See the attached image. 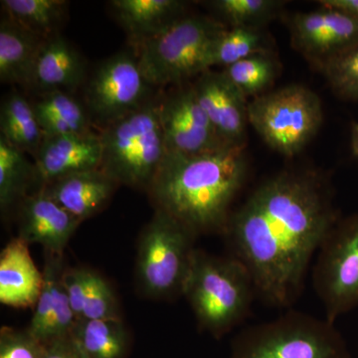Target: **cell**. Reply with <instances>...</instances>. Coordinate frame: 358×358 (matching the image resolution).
I'll return each instance as SVG.
<instances>
[{
    "label": "cell",
    "mask_w": 358,
    "mask_h": 358,
    "mask_svg": "<svg viewBox=\"0 0 358 358\" xmlns=\"http://www.w3.org/2000/svg\"><path fill=\"white\" fill-rule=\"evenodd\" d=\"M339 220L329 185L312 171L266 179L231 213L223 236L257 296L286 308L298 300L315 252Z\"/></svg>",
    "instance_id": "1"
},
{
    "label": "cell",
    "mask_w": 358,
    "mask_h": 358,
    "mask_svg": "<svg viewBox=\"0 0 358 358\" xmlns=\"http://www.w3.org/2000/svg\"><path fill=\"white\" fill-rule=\"evenodd\" d=\"M245 147L225 145L197 155L167 154L148 190L155 209L195 236L220 233L247 176Z\"/></svg>",
    "instance_id": "2"
},
{
    "label": "cell",
    "mask_w": 358,
    "mask_h": 358,
    "mask_svg": "<svg viewBox=\"0 0 358 358\" xmlns=\"http://www.w3.org/2000/svg\"><path fill=\"white\" fill-rule=\"evenodd\" d=\"M199 327L223 338L243 322L257 296L246 267L234 257L209 255L195 250L183 289Z\"/></svg>",
    "instance_id": "3"
},
{
    "label": "cell",
    "mask_w": 358,
    "mask_h": 358,
    "mask_svg": "<svg viewBox=\"0 0 358 358\" xmlns=\"http://www.w3.org/2000/svg\"><path fill=\"white\" fill-rule=\"evenodd\" d=\"M101 171L119 185L147 192L167 155L159 96L101 129Z\"/></svg>",
    "instance_id": "4"
},
{
    "label": "cell",
    "mask_w": 358,
    "mask_h": 358,
    "mask_svg": "<svg viewBox=\"0 0 358 358\" xmlns=\"http://www.w3.org/2000/svg\"><path fill=\"white\" fill-rule=\"evenodd\" d=\"M229 358H350V353L334 322L291 310L243 329L233 339Z\"/></svg>",
    "instance_id": "5"
},
{
    "label": "cell",
    "mask_w": 358,
    "mask_h": 358,
    "mask_svg": "<svg viewBox=\"0 0 358 358\" xmlns=\"http://www.w3.org/2000/svg\"><path fill=\"white\" fill-rule=\"evenodd\" d=\"M225 29L208 16H183L136 50L143 76L155 88L200 76L210 70L212 48Z\"/></svg>",
    "instance_id": "6"
},
{
    "label": "cell",
    "mask_w": 358,
    "mask_h": 358,
    "mask_svg": "<svg viewBox=\"0 0 358 358\" xmlns=\"http://www.w3.org/2000/svg\"><path fill=\"white\" fill-rule=\"evenodd\" d=\"M195 235L166 212L155 209L138 238L136 285L152 299H169L183 289L194 255Z\"/></svg>",
    "instance_id": "7"
},
{
    "label": "cell",
    "mask_w": 358,
    "mask_h": 358,
    "mask_svg": "<svg viewBox=\"0 0 358 358\" xmlns=\"http://www.w3.org/2000/svg\"><path fill=\"white\" fill-rule=\"evenodd\" d=\"M322 119L319 96L301 85L267 92L248 103L249 124L285 157L301 152L319 131Z\"/></svg>",
    "instance_id": "8"
},
{
    "label": "cell",
    "mask_w": 358,
    "mask_h": 358,
    "mask_svg": "<svg viewBox=\"0 0 358 358\" xmlns=\"http://www.w3.org/2000/svg\"><path fill=\"white\" fill-rule=\"evenodd\" d=\"M313 284L329 322L357 307L358 213L339 218L320 244Z\"/></svg>",
    "instance_id": "9"
},
{
    "label": "cell",
    "mask_w": 358,
    "mask_h": 358,
    "mask_svg": "<svg viewBox=\"0 0 358 358\" xmlns=\"http://www.w3.org/2000/svg\"><path fill=\"white\" fill-rule=\"evenodd\" d=\"M155 89L141 72L136 51H120L85 82L84 105L93 124L102 129L155 98Z\"/></svg>",
    "instance_id": "10"
},
{
    "label": "cell",
    "mask_w": 358,
    "mask_h": 358,
    "mask_svg": "<svg viewBox=\"0 0 358 358\" xmlns=\"http://www.w3.org/2000/svg\"><path fill=\"white\" fill-rule=\"evenodd\" d=\"M167 154L197 155L225 147L197 100L192 85L159 96Z\"/></svg>",
    "instance_id": "11"
},
{
    "label": "cell",
    "mask_w": 358,
    "mask_h": 358,
    "mask_svg": "<svg viewBox=\"0 0 358 358\" xmlns=\"http://www.w3.org/2000/svg\"><path fill=\"white\" fill-rule=\"evenodd\" d=\"M289 22L294 48L319 68L358 44V20L336 9L296 13Z\"/></svg>",
    "instance_id": "12"
},
{
    "label": "cell",
    "mask_w": 358,
    "mask_h": 358,
    "mask_svg": "<svg viewBox=\"0 0 358 358\" xmlns=\"http://www.w3.org/2000/svg\"><path fill=\"white\" fill-rule=\"evenodd\" d=\"M197 100L224 145L245 147L248 102L221 72L206 71L192 85Z\"/></svg>",
    "instance_id": "13"
},
{
    "label": "cell",
    "mask_w": 358,
    "mask_h": 358,
    "mask_svg": "<svg viewBox=\"0 0 358 358\" xmlns=\"http://www.w3.org/2000/svg\"><path fill=\"white\" fill-rule=\"evenodd\" d=\"M34 159L41 187L70 174L101 169L100 134L89 131L44 138Z\"/></svg>",
    "instance_id": "14"
},
{
    "label": "cell",
    "mask_w": 358,
    "mask_h": 358,
    "mask_svg": "<svg viewBox=\"0 0 358 358\" xmlns=\"http://www.w3.org/2000/svg\"><path fill=\"white\" fill-rule=\"evenodd\" d=\"M80 224L42 188L20 205L18 237L28 245H41L47 253L63 255Z\"/></svg>",
    "instance_id": "15"
},
{
    "label": "cell",
    "mask_w": 358,
    "mask_h": 358,
    "mask_svg": "<svg viewBox=\"0 0 358 358\" xmlns=\"http://www.w3.org/2000/svg\"><path fill=\"white\" fill-rule=\"evenodd\" d=\"M63 255L45 252L43 289L27 329L44 345L70 336L76 317L63 285Z\"/></svg>",
    "instance_id": "16"
},
{
    "label": "cell",
    "mask_w": 358,
    "mask_h": 358,
    "mask_svg": "<svg viewBox=\"0 0 358 358\" xmlns=\"http://www.w3.org/2000/svg\"><path fill=\"white\" fill-rule=\"evenodd\" d=\"M86 80L87 66L83 56L58 33L44 39L28 87L38 92L39 95L54 91L73 94Z\"/></svg>",
    "instance_id": "17"
},
{
    "label": "cell",
    "mask_w": 358,
    "mask_h": 358,
    "mask_svg": "<svg viewBox=\"0 0 358 358\" xmlns=\"http://www.w3.org/2000/svg\"><path fill=\"white\" fill-rule=\"evenodd\" d=\"M43 272L35 265L29 245L11 239L0 254V301L14 308H34L43 289Z\"/></svg>",
    "instance_id": "18"
},
{
    "label": "cell",
    "mask_w": 358,
    "mask_h": 358,
    "mask_svg": "<svg viewBox=\"0 0 358 358\" xmlns=\"http://www.w3.org/2000/svg\"><path fill=\"white\" fill-rule=\"evenodd\" d=\"M117 186L99 169L70 174L40 188L82 223L107 206Z\"/></svg>",
    "instance_id": "19"
},
{
    "label": "cell",
    "mask_w": 358,
    "mask_h": 358,
    "mask_svg": "<svg viewBox=\"0 0 358 358\" xmlns=\"http://www.w3.org/2000/svg\"><path fill=\"white\" fill-rule=\"evenodd\" d=\"M134 50L187 15L180 0H113L109 2Z\"/></svg>",
    "instance_id": "20"
},
{
    "label": "cell",
    "mask_w": 358,
    "mask_h": 358,
    "mask_svg": "<svg viewBox=\"0 0 358 358\" xmlns=\"http://www.w3.org/2000/svg\"><path fill=\"white\" fill-rule=\"evenodd\" d=\"M43 41L4 15L0 21V82L28 87Z\"/></svg>",
    "instance_id": "21"
},
{
    "label": "cell",
    "mask_w": 358,
    "mask_h": 358,
    "mask_svg": "<svg viewBox=\"0 0 358 358\" xmlns=\"http://www.w3.org/2000/svg\"><path fill=\"white\" fill-rule=\"evenodd\" d=\"M44 138L92 131L88 110L72 93L54 91L33 103Z\"/></svg>",
    "instance_id": "22"
},
{
    "label": "cell",
    "mask_w": 358,
    "mask_h": 358,
    "mask_svg": "<svg viewBox=\"0 0 358 358\" xmlns=\"http://www.w3.org/2000/svg\"><path fill=\"white\" fill-rule=\"evenodd\" d=\"M84 358H124L128 329L122 320H79L70 334Z\"/></svg>",
    "instance_id": "23"
},
{
    "label": "cell",
    "mask_w": 358,
    "mask_h": 358,
    "mask_svg": "<svg viewBox=\"0 0 358 358\" xmlns=\"http://www.w3.org/2000/svg\"><path fill=\"white\" fill-rule=\"evenodd\" d=\"M0 131L13 147L33 157L44 141L33 103L20 92L11 91L0 107Z\"/></svg>",
    "instance_id": "24"
},
{
    "label": "cell",
    "mask_w": 358,
    "mask_h": 358,
    "mask_svg": "<svg viewBox=\"0 0 358 358\" xmlns=\"http://www.w3.org/2000/svg\"><path fill=\"white\" fill-rule=\"evenodd\" d=\"M37 181L34 164L0 134V210L7 214L28 196Z\"/></svg>",
    "instance_id": "25"
},
{
    "label": "cell",
    "mask_w": 358,
    "mask_h": 358,
    "mask_svg": "<svg viewBox=\"0 0 358 358\" xmlns=\"http://www.w3.org/2000/svg\"><path fill=\"white\" fill-rule=\"evenodd\" d=\"M0 3L6 17L44 39L58 34L69 7L65 0H2Z\"/></svg>",
    "instance_id": "26"
},
{
    "label": "cell",
    "mask_w": 358,
    "mask_h": 358,
    "mask_svg": "<svg viewBox=\"0 0 358 358\" xmlns=\"http://www.w3.org/2000/svg\"><path fill=\"white\" fill-rule=\"evenodd\" d=\"M260 53H268L266 36L260 28H226L213 45L209 66L226 68Z\"/></svg>",
    "instance_id": "27"
},
{
    "label": "cell",
    "mask_w": 358,
    "mask_h": 358,
    "mask_svg": "<svg viewBox=\"0 0 358 358\" xmlns=\"http://www.w3.org/2000/svg\"><path fill=\"white\" fill-rule=\"evenodd\" d=\"M275 71V61L268 52L238 61L224 68L221 73L247 99L267 93L274 82Z\"/></svg>",
    "instance_id": "28"
},
{
    "label": "cell",
    "mask_w": 358,
    "mask_h": 358,
    "mask_svg": "<svg viewBox=\"0 0 358 358\" xmlns=\"http://www.w3.org/2000/svg\"><path fill=\"white\" fill-rule=\"evenodd\" d=\"M278 0H215L209 6L231 27H254L273 20L284 6Z\"/></svg>",
    "instance_id": "29"
},
{
    "label": "cell",
    "mask_w": 358,
    "mask_h": 358,
    "mask_svg": "<svg viewBox=\"0 0 358 358\" xmlns=\"http://www.w3.org/2000/svg\"><path fill=\"white\" fill-rule=\"evenodd\" d=\"M320 68L338 96L358 100V44L327 61Z\"/></svg>",
    "instance_id": "30"
},
{
    "label": "cell",
    "mask_w": 358,
    "mask_h": 358,
    "mask_svg": "<svg viewBox=\"0 0 358 358\" xmlns=\"http://www.w3.org/2000/svg\"><path fill=\"white\" fill-rule=\"evenodd\" d=\"M82 319L122 320L119 301L114 289L107 280L95 271L92 272Z\"/></svg>",
    "instance_id": "31"
},
{
    "label": "cell",
    "mask_w": 358,
    "mask_h": 358,
    "mask_svg": "<svg viewBox=\"0 0 358 358\" xmlns=\"http://www.w3.org/2000/svg\"><path fill=\"white\" fill-rule=\"evenodd\" d=\"M46 346L28 331L3 327L0 331V358H44Z\"/></svg>",
    "instance_id": "32"
},
{
    "label": "cell",
    "mask_w": 358,
    "mask_h": 358,
    "mask_svg": "<svg viewBox=\"0 0 358 358\" xmlns=\"http://www.w3.org/2000/svg\"><path fill=\"white\" fill-rule=\"evenodd\" d=\"M93 270L88 268H68L63 273V285L76 320L82 319L85 298L88 292Z\"/></svg>",
    "instance_id": "33"
},
{
    "label": "cell",
    "mask_w": 358,
    "mask_h": 358,
    "mask_svg": "<svg viewBox=\"0 0 358 358\" xmlns=\"http://www.w3.org/2000/svg\"><path fill=\"white\" fill-rule=\"evenodd\" d=\"M44 358H84L71 336L46 343Z\"/></svg>",
    "instance_id": "34"
},
{
    "label": "cell",
    "mask_w": 358,
    "mask_h": 358,
    "mask_svg": "<svg viewBox=\"0 0 358 358\" xmlns=\"http://www.w3.org/2000/svg\"><path fill=\"white\" fill-rule=\"evenodd\" d=\"M319 3L322 7L336 9L358 20V0H322Z\"/></svg>",
    "instance_id": "35"
},
{
    "label": "cell",
    "mask_w": 358,
    "mask_h": 358,
    "mask_svg": "<svg viewBox=\"0 0 358 358\" xmlns=\"http://www.w3.org/2000/svg\"><path fill=\"white\" fill-rule=\"evenodd\" d=\"M350 143H352V154L358 157V122L352 124V141H350Z\"/></svg>",
    "instance_id": "36"
}]
</instances>
